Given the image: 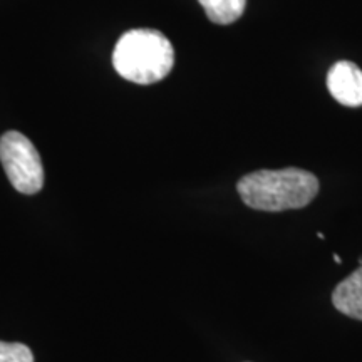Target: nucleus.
I'll use <instances>...</instances> for the list:
<instances>
[{
    "instance_id": "obj_1",
    "label": "nucleus",
    "mask_w": 362,
    "mask_h": 362,
    "mask_svg": "<svg viewBox=\"0 0 362 362\" xmlns=\"http://www.w3.org/2000/svg\"><path fill=\"white\" fill-rule=\"evenodd\" d=\"M237 189L253 210L285 211L304 208L319 193V180L305 170H260L245 175Z\"/></svg>"
},
{
    "instance_id": "obj_2",
    "label": "nucleus",
    "mask_w": 362,
    "mask_h": 362,
    "mask_svg": "<svg viewBox=\"0 0 362 362\" xmlns=\"http://www.w3.org/2000/svg\"><path fill=\"white\" fill-rule=\"evenodd\" d=\"M175 51L170 39L155 29H133L123 34L112 52L117 74L136 84H155L173 69Z\"/></svg>"
},
{
    "instance_id": "obj_3",
    "label": "nucleus",
    "mask_w": 362,
    "mask_h": 362,
    "mask_svg": "<svg viewBox=\"0 0 362 362\" xmlns=\"http://www.w3.org/2000/svg\"><path fill=\"white\" fill-rule=\"evenodd\" d=\"M0 161L17 192L35 194L42 189L44 168L39 151L19 131H7L0 138Z\"/></svg>"
},
{
    "instance_id": "obj_4",
    "label": "nucleus",
    "mask_w": 362,
    "mask_h": 362,
    "mask_svg": "<svg viewBox=\"0 0 362 362\" xmlns=\"http://www.w3.org/2000/svg\"><path fill=\"white\" fill-rule=\"evenodd\" d=\"M327 88L332 98L342 106H362V71L354 62L341 61L330 67Z\"/></svg>"
},
{
    "instance_id": "obj_5",
    "label": "nucleus",
    "mask_w": 362,
    "mask_h": 362,
    "mask_svg": "<svg viewBox=\"0 0 362 362\" xmlns=\"http://www.w3.org/2000/svg\"><path fill=\"white\" fill-rule=\"evenodd\" d=\"M332 304L341 314L362 320V265L337 285Z\"/></svg>"
},
{
    "instance_id": "obj_6",
    "label": "nucleus",
    "mask_w": 362,
    "mask_h": 362,
    "mask_svg": "<svg viewBox=\"0 0 362 362\" xmlns=\"http://www.w3.org/2000/svg\"><path fill=\"white\" fill-rule=\"evenodd\" d=\"M214 24L228 25L242 17L247 0H198Z\"/></svg>"
},
{
    "instance_id": "obj_7",
    "label": "nucleus",
    "mask_w": 362,
    "mask_h": 362,
    "mask_svg": "<svg viewBox=\"0 0 362 362\" xmlns=\"http://www.w3.org/2000/svg\"><path fill=\"white\" fill-rule=\"evenodd\" d=\"M0 362H34V356L24 344L0 342Z\"/></svg>"
},
{
    "instance_id": "obj_8",
    "label": "nucleus",
    "mask_w": 362,
    "mask_h": 362,
    "mask_svg": "<svg viewBox=\"0 0 362 362\" xmlns=\"http://www.w3.org/2000/svg\"><path fill=\"white\" fill-rule=\"evenodd\" d=\"M359 265H362V259H359Z\"/></svg>"
}]
</instances>
